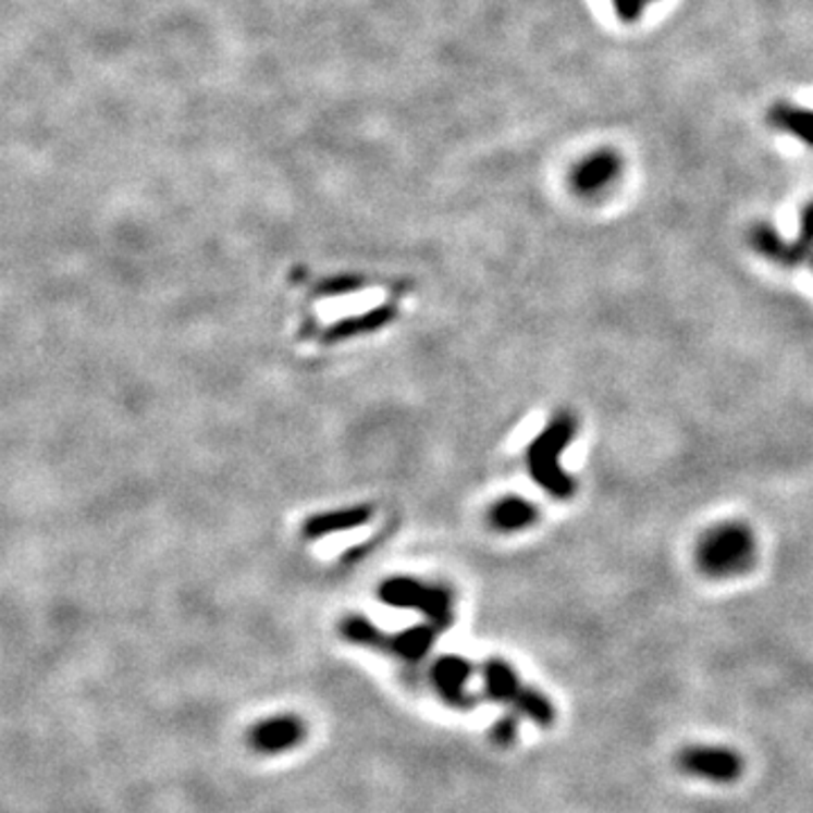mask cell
Instances as JSON below:
<instances>
[{
	"instance_id": "1",
	"label": "cell",
	"mask_w": 813,
	"mask_h": 813,
	"mask_svg": "<svg viewBox=\"0 0 813 813\" xmlns=\"http://www.w3.org/2000/svg\"><path fill=\"white\" fill-rule=\"evenodd\" d=\"M575 420L567 414L556 416L527 449V466L535 484L558 500H565L575 493V481H571V477L561 466L563 452L569 441L575 439Z\"/></svg>"
},
{
	"instance_id": "2",
	"label": "cell",
	"mask_w": 813,
	"mask_h": 813,
	"mask_svg": "<svg viewBox=\"0 0 813 813\" xmlns=\"http://www.w3.org/2000/svg\"><path fill=\"white\" fill-rule=\"evenodd\" d=\"M340 636L355 646L375 649L405 662H420L434 646L439 628L434 624H420L405 628L396 636H386L367 617L348 615L340 621Z\"/></svg>"
},
{
	"instance_id": "3",
	"label": "cell",
	"mask_w": 813,
	"mask_h": 813,
	"mask_svg": "<svg viewBox=\"0 0 813 813\" xmlns=\"http://www.w3.org/2000/svg\"><path fill=\"white\" fill-rule=\"evenodd\" d=\"M755 561V538L737 522L710 529L697 550V563L707 577L726 579L746 571Z\"/></svg>"
},
{
	"instance_id": "4",
	"label": "cell",
	"mask_w": 813,
	"mask_h": 813,
	"mask_svg": "<svg viewBox=\"0 0 813 813\" xmlns=\"http://www.w3.org/2000/svg\"><path fill=\"white\" fill-rule=\"evenodd\" d=\"M378 599L386 606L411 608L423 613L430 624L439 630L452 626L455 613H452V596L447 590L420 583L407 577H394L378 588Z\"/></svg>"
},
{
	"instance_id": "5",
	"label": "cell",
	"mask_w": 813,
	"mask_h": 813,
	"mask_svg": "<svg viewBox=\"0 0 813 813\" xmlns=\"http://www.w3.org/2000/svg\"><path fill=\"white\" fill-rule=\"evenodd\" d=\"M676 766L680 773L712 781V785H735L746 771V762L726 746H685L676 755Z\"/></svg>"
},
{
	"instance_id": "6",
	"label": "cell",
	"mask_w": 813,
	"mask_h": 813,
	"mask_svg": "<svg viewBox=\"0 0 813 813\" xmlns=\"http://www.w3.org/2000/svg\"><path fill=\"white\" fill-rule=\"evenodd\" d=\"M306 735L308 728L304 718L296 714H276L254 723L245 741L258 755H279L304 743Z\"/></svg>"
},
{
	"instance_id": "7",
	"label": "cell",
	"mask_w": 813,
	"mask_h": 813,
	"mask_svg": "<svg viewBox=\"0 0 813 813\" xmlns=\"http://www.w3.org/2000/svg\"><path fill=\"white\" fill-rule=\"evenodd\" d=\"M621 157L613 149H596L569 172V186L581 197L606 193L621 174Z\"/></svg>"
},
{
	"instance_id": "8",
	"label": "cell",
	"mask_w": 813,
	"mask_h": 813,
	"mask_svg": "<svg viewBox=\"0 0 813 813\" xmlns=\"http://www.w3.org/2000/svg\"><path fill=\"white\" fill-rule=\"evenodd\" d=\"M472 665L461 655H441L432 667V685L441 701L455 710H472L477 699L466 691Z\"/></svg>"
},
{
	"instance_id": "9",
	"label": "cell",
	"mask_w": 813,
	"mask_h": 813,
	"mask_svg": "<svg viewBox=\"0 0 813 813\" xmlns=\"http://www.w3.org/2000/svg\"><path fill=\"white\" fill-rule=\"evenodd\" d=\"M373 518V506L361 504L353 508H340V510H328V514L312 516L304 525V538L306 540H319L325 535H333L340 531H350L361 525H367Z\"/></svg>"
},
{
	"instance_id": "10",
	"label": "cell",
	"mask_w": 813,
	"mask_h": 813,
	"mask_svg": "<svg viewBox=\"0 0 813 813\" xmlns=\"http://www.w3.org/2000/svg\"><path fill=\"white\" fill-rule=\"evenodd\" d=\"M481 678H484V694L493 703L514 705L516 699L520 697V691L525 689L516 669L500 657L484 662V667H481Z\"/></svg>"
},
{
	"instance_id": "11",
	"label": "cell",
	"mask_w": 813,
	"mask_h": 813,
	"mask_svg": "<svg viewBox=\"0 0 813 813\" xmlns=\"http://www.w3.org/2000/svg\"><path fill=\"white\" fill-rule=\"evenodd\" d=\"M394 317H396V308L394 306H380V308L369 310L365 315L342 319V321L330 325L328 330H323V342L335 344V342H342V340H350V337H359V335L373 333V330H380L384 323H389Z\"/></svg>"
},
{
	"instance_id": "12",
	"label": "cell",
	"mask_w": 813,
	"mask_h": 813,
	"mask_svg": "<svg viewBox=\"0 0 813 813\" xmlns=\"http://www.w3.org/2000/svg\"><path fill=\"white\" fill-rule=\"evenodd\" d=\"M491 522L500 531H520L535 522L538 510L522 497H504L491 508Z\"/></svg>"
},
{
	"instance_id": "13",
	"label": "cell",
	"mask_w": 813,
	"mask_h": 813,
	"mask_svg": "<svg viewBox=\"0 0 813 813\" xmlns=\"http://www.w3.org/2000/svg\"><path fill=\"white\" fill-rule=\"evenodd\" d=\"M771 125L779 132H787L813 149V111L793 104H775L768 111Z\"/></svg>"
},
{
	"instance_id": "14",
	"label": "cell",
	"mask_w": 813,
	"mask_h": 813,
	"mask_svg": "<svg viewBox=\"0 0 813 813\" xmlns=\"http://www.w3.org/2000/svg\"><path fill=\"white\" fill-rule=\"evenodd\" d=\"M514 707L525 714L531 723H535L538 728H552L554 720H556V710H554V703L542 694V691L533 689V687H527L520 691V697L516 699Z\"/></svg>"
},
{
	"instance_id": "15",
	"label": "cell",
	"mask_w": 813,
	"mask_h": 813,
	"mask_svg": "<svg viewBox=\"0 0 813 813\" xmlns=\"http://www.w3.org/2000/svg\"><path fill=\"white\" fill-rule=\"evenodd\" d=\"M750 245L752 249H755L757 254H762L764 258L777 262V264H785L789 267V249H791V243H787L785 237H781L771 224H757L755 229L750 231Z\"/></svg>"
},
{
	"instance_id": "16",
	"label": "cell",
	"mask_w": 813,
	"mask_h": 813,
	"mask_svg": "<svg viewBox=\"0 0 813 813\" xmlns=\"http://www.w3.org/2000/svg\"><path fill=\"white\" fill-rule=\"evenodd\" d=\"M809 256H813V201L804 208L802 222H800V235L796 243H791L789 267L804 262Z\"/></svg>"
},
{
	"instance_id": "17",
	"label": "cell",
	"mask_w": 813,
	"mask_h": 813,
	"mask_svg": "<svg viewBox=\"0 0 813 813\" xmlns=\"http://www.w3.org/2000/svg\"><path fill=\"white\" fill-rule=\"evenodd\" d=\"M518 730H520V723H518V716L516 714H504L495 720V726L491 728V739L495 746L500 748H508L514 746L516 739H518Z\"/></svg>"
},
{
	"instance_id": "18",
	"label": "cell",
	"mask_w": 813,
	"mask_h": 813,
	"mask_svg": "<svg viewBox=\"0 0 813 813\" xmlns=\"http://www.w3.org/2000/svg\"><path fill=\"white\" fill-rule=\"evenodd\" d=\"M611 3H613L615 14L619 16V21L638 23L642 19V14L646 12V8L657 3V0H611Z\"/></svg>"
},
{
	"instance_id": "19",
	"label": "cell",
	"mask_w": 813,
	"mask_h": 813,
	"mask_svg": "<svg viewBox=\"0 0 813 813\" xmlns=\"http://www.w3.org/2000/svg\"><path fill=\"white\" fill-rule=\"evenodd\" d=\"M359 285V281H353V279H340L335 283H325L321 294H346V292H355V287Z\"/></svg>"
},
{
	"instance_id": "20",
	"label": "cell",
	"mask_w": 813,
	"mask_h": 813,
	"mask_svg": "<svg viewBox=\"0 0 813 813\" xmlns=\"http://www.w3.org/2000/svg\"><path fill=\"white\" fill-rule=\"evenodd\" d=\"M811 264H813V256H811Z\"/></svg>"
}]
</instances>
